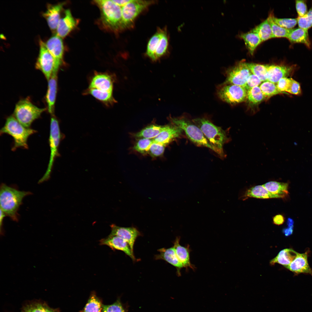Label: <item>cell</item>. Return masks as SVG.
I'll list each match as a JSON object with an SVG mask.
<instances>
[{
  "mask_svg": "<svg viewBox=\"0 0 312 312\" xmlns=\"http://www.w3.org/2000/svg\"><path fill=\"white\" fill-rule=\"evenodd\" d=\"M265 99L259 86L254 87L247 91V99L251 104H258Z\"/></svg>",
  "mask_w": 312,
  "mask_h": 312,
  "instance_id": "cell-37",
  "label": "cell"
},
{
  "mask_svg": "<svg viewBox=\"0 0 312 312\" xmlns=\"http://www.w3.org/2000/svg\"><path fill=\"white\" fill-rule=\"evenodd\" d=\"M64 4V3H62L55 5L49 4L46 11L42 14L49 28L52 31L56 30L60 19V13Z\"/></svg>",
  "mask_w": 312,
  "mask_h": 312,
  "instance_id": "cell-17",
  "label": "cell"
},
{
  "mask_svg": "<svg viewBox=\"0 0 312 312\" xmlns=\"http://www.w3.org/2000/svg\"><path fill=\"white\" fill-rule=\"evenodd\" d=\"M294 226L288 227L287 228L284 229L283 230V232L285 236H287L291 235L293 232Z\"/></svg>",
  "mask_w": 312,
  "mask_h": 312,
  "instance_id": "cell-52",
  "label": "cell"
},
{
  "mask_svg": "<svg viewBox=\"0 0 312 312\" xmlns=\"http://www.w3.org/2000/svg\"><path fill=\"white\" fill-rule=\"evenodd\" d=\"M240 38L244 41L250 53L252 55L257 47L262 42L258 35L251 31L241 34Z\"/></svg>",
  "mask_w": 312,
  "mask_h": 312,
  "instance_id": "cell-28",
  "label": "cell"
},
{
  "mask_svg": "<svg viewBox=\"0 0 312 312\" xmlns=\"http://www.w3.org/2000/svg\"><path fill=\"white\" fill-rule=\"evenodd\" d=\"M101 245H106L113 250H118L123 252L134 261L136 259L134 253L132 252L128 243L125 240L119 237L109 235L107 237L101 239Z\"/></svg>",
  "mask_w": 312,
  "mask_h": 312,
  "instance_id": "cell-14",
  "label": "cell"
},
{
  "mask_svg": "<svg viewBox=\"0 0 312 312\" xmlns=\"http://www.w3.org/2000/svg\"><path fill=\"white\" fill-rule=\"evenodd\" d=\"M39 42V53L35 67L43 73L48 81L53 72L58 70L56 69L55 60L48 50L45 43L41 40Z\"/></svg>",
  "mask_w": 312,
  "mask_h": 312,
  "instance_id": "cell-10",
  "label": "cell"
},
{
  "mask_svg": "<svg viewBox=\"0 0 312 312\" xmlns=\"http://www.w3.org/2000/svg\"><path fill=\"white\" fill-rule=\"evenodd\" d=\"M262 185L270 192L279 198H284L288 195V184L287 183L271 181Z\"/></svg>",
  "mask_w": 312,
  "mask_h": 312,
  "instance_id": "cell-26",
  "label": "cell"
},
{
  "mask_svg": "<svg viewBox=\"0 0 312 312\" xmlns=\"http://www.w3.org/2000/svg\"><path fill=\"white\" fill-rule=\"evenodd\" d=\"M307 255V252L298 253L295 259L285 268L296 274L304 273L312 275V270L308 262Z\"/></svg>",
  "mask_w": 312,
  "mask_h": 312,
  "instance_id": "cell-20",
  "label": "cell"
},
{
  "mask_svg": "<svg viewBox=\"0 0 312 312\" xmlns=\"http://www.w3.org/2000/svg\"><path fill=\"white\" fill-rule=\"evenodd\" d=\"M27 312H55L46 305L40 303H36L28 305L24 309Z\"/></svg>",
  "mask_w": 312,
  "mask_h": 312,
  "instance_id": "cell-44",
  "label": "cell"
},
{
  "mask_svg": "<svg viewBox=\"0 0 312 312\" xmlns=\"http://www.w3.org/2000/svg\"><path fill=\"white\" fill-rule=\"evenodd\" d=\"M111 233L109 235L116 236L122 238L129 244L133 253V246L137 238L141 235L140 232L133 227H122L112 224L110 225Z\"/></svg>",
  "mask_w": 312,
  "mask_h": 312,
  "instance_id": "cell-13",
  "label": "cell"
},
{
  "mask_svg": "<svg viewBox=\"0 0 312 312\" xmlns=\"http://www.w3.org/2000/svg\"><path fill=\"white\" fill-rule=\"evenodd\" d=\"M168 45L167 32L164 30L155 52V61L157 60L166 53Z\"/></svg>",
  "mask_w": 312,
  "mask_h": 312,
  "instance_id": "cell-38",
  "label": "cell"
},
{
  "mask_svg": "<svg viewBox=\"0 0 312 312\" xmlns=\"http://www.w3.org/2000/svg\"><path fill=\"white\" fill-rule=\"evenodd\" d=\"M165 127L152 125L144 128L137 133L135 136L138 138L154 139L165 129Z\"/></svg>",
  "mask_w": 312,
  "mask_h": 312,
  "instance_id": "cell-30",
  "label": "cell"
},
{
  "mask_svg": "<svg viewBox=\"0 0 312 312\" xmlns=\"http://www.w3.org/2000/svg\"><path fill=\"white\" fill-rule=\"evenodd\" d=\"M287 38L291 43H303L310 48L311 43L308 30L300 27L291 29Z\"/></svg>",
  "mask_w": 312,
  "mask_h": 312,
  "instance_id": "cell-24",
  "label": "cell"
},
{
  "mask_svg": "<svg viewBox=\"0 0 312 312\" xmlns=\"http://www.w3.org/2000/svg\"><path fill=\"white\" fill-rule=\"evenodd\" d=\"M164 30L159 29L149 40L147 46L146 54L151 59L155 61V53Z\"/></svg>",
  "mask_w": 312,
  "mask_h": 312,
  "instance_id": "cell-31",
  "label": "cell"
},
{
  "mask_svg": "<svg viewBox=\"0 0 312 312\" xmlns=\"http://www.w3.org/2000/svg\"><path fill=\"white\" fill-rule=\"evenodd\" d=\"M77 22L69 9L65 11L64 17L60 19L57 29V35L62 38L66 36L76 26Z\"/></svg>",
  "mask_w": 312,
  "mask_h": 312,
  "instance_id": "cell-16",
  "label": "cell"
},
{
  "mask_svg": "<svg viewBox=\"0 0 312 312\" xmlns=\"http://www.w3.org/2000/svg\"><path fill=\"white\" fill-rule=\"evenodd\" d=\"M216 94L222 101L233 105L246 100L247 90L243 86L222 83L218 86Z\"/></svg>",
  "mask_w": 312,
  "mask_h": 312,
  "instance_id": "cell-8",
  "label": "cell"
},
{
  "mask_svg": "<svg viewBox=\"0 0 312 312\" xmlns=\"http://www.w3.org/2000/svg\"><path fill=\"white\" fill-rule=\"evenodd\" d=\"M103 305L96 296L92 294L89 299L82 312H101Z\"/></svg>",
  "mask_w": 312,
  "mask_h": 312,
  "instance_id": "cell-35",
  "label": "cell"
},
{
  "mask_svg": "<svg viewBox=\"0 0 312 312\" xmlns=\"http://www.w3.org/2000/svg\"><path fill=\"white\" fill-rule=\"evenodd\" d=\"M274 21L280 26L287 29H292L298 23L297 18H278L272 14Z\"/></svg>",
  "mask_w": 312,
  "mask_h": 312,
  "instance_id": "cell-40",
  "label": "cell"
},
{
  "mask_svg": "<svg viewBox=\"0 0 312 312\" xmlns=\"http://www.w3.org/2000/svg\"><path fill=\"white\" fill-rule=\"evenodd\" d=\"M155 2L153 1L131 0L121 7L123 29L131 27L137 16Z\"/></svg>",
  "mask_w": 312,
  "mask_h": 312,
  "instance_id": "cell-9",
  "label": "cell"
},
{
  "mask_svg": "<svg viewBox=\"0 0 312 312\" xmlns=\"http://www.w3.org/2000/svg\"><path fill=\"white\" fill-rule=\"evenodd\" d=\"M88 92L97 99L105 103L112 104L116 102L112 96V92L96 88H89Z\"/></svg>",
  "mask_w": 312,
  "mask_h": 312,
  "instance_id": "cell-33",
  "label": "cell"
},
{
  "mask_svg": "<svg viewBox=\"0 0 312 312\" xmlns=\"http://www.w3.org/2000/svg\"><path fill=\"white\" fill-rule=\"evenodd\" d=\"M291 79L284 77L280 79L276 84L278 91L281 93L286 92L290 85Z\"/></svg>",
  "mask_w": 312,
  "mask_h": 312,
  "instance_id": "cell-46",
  "label": "cell"
},
{
  "mask_svg": "<svg viewBox=\"0 0 312 312\" xmlns=\"http://www.w3.org/2000/svg\"><path fill=\"white\" fill-rule=\"evenodd\" d=\"M192 120L200 129L212 146L217 150L218 155L222 157H224L225 155L223 146L229 141L226 131L205 118H197Z\"/></svg>",
  "mask_w": 312,
  "mask_h": 312,
  "instance_id": "cell-2",
  "label": "cell"
},
{
  "mask_svg": "<svg viewBox=\"0 0 312 312\" xmlns=\"http://www.w3.org/2000/svg\"><path fill=\"white\" fill-rule=\"evenodd\" d=\"M261 82L257 77L252 73L248 77L244 87L247 91L254 87L258 86Z\"/></svg>",
  "mask_w": 312,
  "mask_h": 312,
  "instance_id": "cell-45",
  "label": "cell"
},
{
  "mask_svg": "<svg viewBox=\"0 0 312 312\" xmlns=\"http://www.w3.org/2000/svg\"><path fill=\"white\" fill-rule=\"evenodd\" d=\"M89 88H96L112 92L113 80L111 76L107 74L97 73L93 77Z\"/></svg>",
  "mask_w": 312,
  "mask_h": 312,
  "instance_id": "cell-21",
  "label": "cell"
},
{
  "mask_svg": "<svg viewBox=\"0 0 312 312\" xmlns=\"http://www.w3.org/2000/svg\"><path fill=\"white\" fill-rule=\"evenodd\" d=\"M259 87L265 99L281 93L278 90L276 84L269 81L264 82Z\"/></svg>",
  "mask_w": 312,
  "mask_h": 312,
  "instance_id": "cell-36",
  "label": "cell"
},
{
  "mask_svg": "<svg viewBox=\"0 0 312 312\" xmlns=\"http://www.w3.org/2000/svg\"><path fill=\"white\" fill-rule=\"evenodd\" d=\"M57 73L53 72L48 81V89L46 96V100L48 112L51 115H54L55 104L57 90Z\"/></svg>",
  "mask_w": 312,
  "mask_h": 312,
  "instance_id": "cell-19",
  "label": "cell"
},
{
  "mask_svg": "<svg viewBox=\"0 0 312 312\" xmlns=\"http://www.w3.org/2000/svg\"><path fill=\"white\" fill-rule=\"evenodd\" d=\"M46 109L37 107L28 99H24L16 104L13 116L24 127L29 128L32 122Z\"/></svg>",
  "mask_w": 312,
  "mask_h": 312,
  "instance_id": "cell-6",
  "label": "cell"
},
{
  "mask_svg": "<svg viewBox=\"0 0 312 312\" xmlns=\"http://www.w3.org/2000/svg\"><path fill=\"white\" fill-rule=\"evenodd\" d=\"M298 253L291 248H286L281 251L277 256L270 261L271 265L277 263L285 267L288 266L297 257Z\"/></svg>",
  "mask_w": 312,
  "mask_h": 312,
  "instance_id": "cell-25",
  "label": "cell"
},
{
  "mask_svg": "<svg viewBox=\"0 0 312 312\" xmlns=\"http://www.w3.org/2000/svg\"><path fill=\"white\" fill-rule=\"evenodd\" d=\"M296 7L298 17H302L307 12V7L304 1H296Z\"/></svg>",
  "mask_w": 312,
  "mask_h": 312,
  "instance_id": "cell-48",
  "label": "cell"
},
{
  "mask_svg": "<svg viewBox=\"0 0 312 312\" xmlns=\"http://www.w3.org/2000/svg\"><path fill=\"white\" fill-rule=\"evenodd\" d=\"M180 239V237H177L174 242L173 247L176 255L184 268L187 269L189 267L194 270L195 266L191 264L190 260L189 246L188 245L186 247L181 246L179 244Z\"/></svg>",
  "mask_w": 312,
  "mask_h": 312,
  "instance_id": "cell-23",
  "label": "cell"
},
{
  "mask_svg": "<svg viewBox=\"0 0 312 312\" xmlns=\"http://www.w3.org/2000/svg\"><path fill=\"white\" fill-rule=\"evenodd\" d=\"M172 125L182 129L188 138L197 146L209 148L218 154L217 150L209 142L200 129L192 120L183 116L171 118Z\"/></svg>",
  "mask_w": 312,
  "mask_h": 312,
  "instance_id": "cell-5",
  "label": "cell"
},
{
  "mask_svg": "<svg viewBox=\"0 0 312 312\" xmlns=\"http://www.w3.org/2000/svg\"><path fill=\"white\" fill-rule=\"evenodd\" d=\"M296 67L295 65H268L267 81L276 84L281 79L293 74Z\"/></svg>",
  "mask_w": 312,
  "mask_h": 312,
  "instance_id": "cell-12",
  "label": "cell"
},
{
  "mask_svg": "<svg viewBox=\"0 0 312 312\" xmlns=\"http://www.w3.org/2000/svg\"><path fill=\"white\" fill-rule=\"evenodd\" d=\"M51 116L49 139L51 151L49 160L46 171L39 180V183L46 181L49 178L54 159L58 155L57 149L60 139V131L57 120L54 115Z\"/></svg>",
  "mask_w": 312,
  "mask_h": 312,
  "instance_id": "cell-7",
  "label": "cell"
},
{
  "mask_svg": "<svg viewBox=\"0 0 312 312\" xmlns=\"http://www.w3.org/2000/svg\"><path fill=\"white\" fill-rule=\"evenodd\" d=\"M160 253L155 255L156 259H162L174 266L178 276L181 275L180 270L184 266L177 257L174 247L161 248L158 250Z\"/></svg>",
  "mask_w": 312,
  "mask_h": 312,
  "instance_id": "cell-18",
  "label": "cell"
},
{
  "mask_svg": "<svg viewBox=\"0 0 312 312\" xmlns=\"http://www.w3.org/2000/svg\"><path fill=\"white\" fill-rule=\"evenodd\" d=\"M252 73L247 63L243 61H241L226 71V79L223 83L244 87Z\"/></svg>",
  "mask_w": 312,
  "mask_h": 312,
  "instance_id": "cell-11",
  "label": "cell"
},
{
  "mask_svg": "<svg viewBox=\"0 0 312 312\" xmlns=\"http://www.w3.org/2000/svg\"><path fill=\"white\" fill-rule=\"evenodd\" d=\"M251 31L257 33L262 42L273 38L271 26L268 18Z\"/></svg>",
  "mask_w": 312,
  "mask_h": 312,
  "instance_id": "cell-29",
  "label": "cell"
},
{
  "mask_svg": "<svg viewBox=\"0 0 312 312\" xmlns=\"http://www.w3.org/2000/svg\"><path fill=\"white\" fill-rule=\"evenodd\" d=\"M45 45L48 50L54 58L56 68L58 70L63 60L64 47L62 38L56 34L47 41Z\"/></svg>",
  "mask_w": 312,
  "mask_h": 312,
  "instance_id": "cell-15",
  "label": "cell"
},
{
  "mask_svg": "<svg viewBox=\"0 0 312 312\" xmlns=\"http://www.w3.org/2000/svg\"><path fill=\"white\" fill-rule=\"evenodd\" d=\"M0 233L1 234L3 235V222L4 218L5 217L6 215L0 209Z\"/></svg>",
  "mask_w": 312,
  "mask_h": 312,
  "instance_id": "cell-50",
  "label": "cell"
},
{
  "mask_svg": "<svg viewBox=\"0 0 312 312\" xmlns=\"http://www.w3.org/2000/svg\"><path fill=\"white\" fill-rule=\"evenodd\" d=\"M247 64L251 73L257 77L261 81H267L268 65L253 63H247Z\"/></svg>",
  "mask_w": 312,
  "mask_h": 312,
  "instance_id": "cell-32",
  "label": "cell"
},
{
  "mask_svg": "<svg viewBox=\"0 0 312 312\" xmlns=\"http://www.w3.org/2000/svg\"><path fill=\"white\" fill-rule=\"evenodd\" d=\"M103 312H126L120 298L113 304L109 305H103Z\"/></svg>",
  "mask_w": 312,
  "mask_h": 312,
  "instance_id": "cell-43",
  "label": "cell"
},
{
  "mask_svg": "<svg viewBox=\"0 0 312 312\" xmlns=\"http://www.w3.org/2000/svg\"><path fill=\"white\" fill-rule=\"evenodd\" d=\"M130 1L131 0H112L114 2L121 7L126 4Z\"/></svg>",
  "mask_w": 312,
  "mask_h": 312,
  "instance_id": "cell-51",
  "label": "cell"
},
{
  "mask_svg": "<svg viewBox=\"0 0 312 312\" xmlns=\"http://www.w3.org/2000/svg\"><path fill=\"white\" fill-rule=\"evenodd\" d=\"M297 18L299 27L308 30L312 27V7L304 16Z\"/></svg>",
  "mask_w": 312,
  "mask_h": 312,
  "instance_id": "cell-41",
  "label": "cell"
},
{
  "mask_svg": "<svg viewBox=\"0 0 312 312\" xmlns=\"http://www.w3.org/2000/svg\"><path fill=\"white\" fill-rule=\"evenodd\" d=\"M273 222L274 224L280 225L283 224L285 221L284 216L282 215H276L273 218Z\"/></svg>",
  "mask_w": 312,
  "mask_h": 312,
  "instance_id": "cell-49",
  "label": "cell"
},
{
  "mask_svg": "<svg viewBox=\"0 0 312 312\" xmlns=\"http://www.w3.org/2000/svg\"><path fill=\"white\" fill-rule=\"evenodd\" d=\"M99 8L101 13V21L106 28L115 32L123 29L121 7L112 0L94 1Z\"/></svg>",
  "mask_w": 312,
  "mask_h": 312,
  "instance_id": "cell-3",
  "label": "cell"
},
{
  "mask_svg": "<svg viewBox=\"0 0 312 312\" xmlns=\"http://www.w3.org/2000/svg\"><path fill=\"white\" fill-rule=\"evenodd\" d=\"M294 221L293 219L288 218L287 220V224L288 227L294 226Z\"/></svg>",
  "mask_w": 312,
  "mask_h": 312,
  "instance_id": "cell-53",
  "label": "cell"
},
{
  "mask_svg": "<svg viewBox=\"0 0 312 312\" xmlns=\"http://www.w3.org/2000/svg\"><path fill=\"white\" fill-rule=\"evenodd\" d=\"M272 14L271 13L268 17L271 27L272 38H287L291 29L285 28L276 24L273 20Z\"/></svg>",
  "mask_w": 312,
  "mask_h": 312,
  "instance_id": "cell-34",
  "label": "cell"
},
{
  "mask_svg": "<svg viewBox=\"0 0 312 312\" xmlns=\"http://www.w3.org/2000/svg\"><path fill=\"white\" fill-rule=\"evenodd\" d=\"M153 142V139L142 138L137 141L133 148L140 153H146L148 152L150 146Z\"/></svg>",
  "mask_w": 312,
  "mask_h": 312,
  "instance_id": "cell-39",
  "label": "cell"
},
{
  "mask_svg": "<svg viewBox=\"0 0 312 312\" xmlns=\"http://www.w3.org/2000/svg\"><path fill=\"white\" fill-rule=\"evenodd\" d=\"M244 197L261 199L279 198L278 196L269 192L262 185H257L249 188L246 192Z\"/></svg>",
  "mask_w": 312,
  "mask_h": 312,
  "instance_id": "cell-27",
  "label": "cell"
},
{
  "mask_svg": "<svg viewBox=\"0 0 312 312\" xmlns=\"http://www.w3.org/2000/svg\"><path fill=\"white\" fill-rule=\"evenodd\" d=\"M286 92L295 95L300 94L301 90L299 83L292 78L290 85Z\"/></svg>",
  "mask_w": 312,
  "mask_h": 312,
  "instance_id": "cell-47",
  "label": "cell"
},
{
  "mask_svg": "<svg viewBox=\"0 0 312 312\" xmlns=\"http://www.w3.org/2000/svg\"><path fill=\"white\" fill-rule=\"evenodd\" d=\"M183 132L181 128L172 124L166 126L165 129L153 139L154 141L166 145L174 139L180 136Z\"/></svg>",
  "mask_w": 312,
  "mask_h": 312,
  "instance_id": "cell-22",
  "label": "cell"
},
{
  "mask_svg": "<svg viewBox=\"0 0 312 312\" xmlns=\"http://www.w3.org/2000/svg\"><path fill=\"white\" fill-rule=\"evenodd\" d=\"M26 312V311H23V312Z\"/></svg>",
  "mask_w": 312,
  "mask_h": 312,
  "instance_id": "cell-54",
  "label": "cell"
},
{
  "mask_svg": "<svg viewBox=\"0 0 312 312\" xmlns=\"http://www.w3.org/2000/svg\"><path fill=\"white\" fill-rule=\"evenodd\" d=\"M0 189V209L12 220L18 221L17 211L22 200L32 193L19 191L3 183L1 185Z\"/></svg>",
  "mask_w": 312,
  "mask_h": 312,
  "instance_id": "cell-1",
  "label": "cell"
},
{
  "mask_svg": "<svg viewBox=\"0 0 312 312\" xmlns=\"http://www.w3.org/2000/svg\"><path fill=\"white\" fill-rule=\"evenodd\" d=\"M0 134L6 133L11 135L14 140V145L12 150L17 148H28L27 143L29 137L37 131L21 125L13 116L8 117L5 124L0 130Z\"/></svg>",
  "mask_w": 312,
  "mask_h": 312,
  "instance_id": "cell-4",
  "label": "cell"
},
{
  "mask_svg": "<svg viewBox=\"0 0 312 312\" xmlns=\"http://www.w3.org/2000/svg\"><path fill=\"white\" fill-rule=\"evenodd\" d=\"M166 146V145L154 141L150 146L148 153L153 157L161 156L164 153Z\"/></svg>",
  "mask_w": 312,
  "mask_h": 312,
  "instance_id": "cell-42",
  "label": "cell"
}]
</instances>
